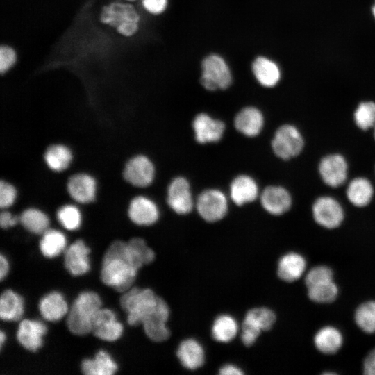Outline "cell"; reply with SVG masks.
Listing matches in <instances>:
<instances>
[{"instance_id":"cell-23","label":"cell","mask_w":375,"mask_h":375,"mask_svg":"<svg viewBox=\"0 0 375 375\" xmlns=\"http://www.w3.org/2000/svg\"><path fill=\"white\" fill-rule=\"evenodd\" d=\"M42 316L50 322H56L68 312L67 303L58 292H51L44 296L39 303Z\"/></svg>"},{"instance_id":"cell-48","label":"cell","mask_w":375,"mask_h":375,"mask_svg":"<svg viewBox=\"0 0 375 375\" xmlns=\"http://www.w3.org/2000/svg\"><path fill=\"white\" fill-rule=\"evenodd\" d=\"M6 340V335L3 332V331H1L0 332V344H1V348H2L3 344Z\"/></svg>"},{"instance_id":"cell-15","label":"cell","mask_w":375,"mask_h":375,"mask_svg":"<svg viewBox=\"0 0 375 375\" xmlns=\"http://www.w3.org/2000/svg\"><path fill=\"white\" fill-rule=\"evenodd\" d=\"M319 174L331 187L343 184L347 176V163L342 156L331 154L323 158L319 165Z\"/></svg>"},{"instance_id":"cell-33","label":"cell","mask_w":375,"mask_h":375,"mask_svg":"<svg viewBox=\"0 0 375 375\" xmlns=\"http://www.w3.org/2000/svg\"><path fill=\"white\" fill-rule=\"evenodd\" d=\"M238 326L233 317L228 315L219 316L214 322L212 327V335L220 342H228L236 335Z\"/></svg>"},{"instance_id":"cell-47","label":"cell","mask_w":375,"mask_h":375,"mask_svg":"<svg viewBox=\"0 0 375 375\" xmlns=\"http://www.w3.org/2000/svg\"><path fill=\"white\" fill-rule=\"evenodd\" d=\"M9 265L7 259L1 254L0 256V278L2 281L7 275Z\"/></svg>"},{"instance_id":"cell-18","label":"cell","mask_w":375,"mask_h":375,"mask_svg":"<svg viewBox=\"0 0 375 375\" xmlns=\"http://www.w3.org/2000/svg\"><path fill=\"white\" fill-rule=\"evenodd\" d=\"M263 208L269 213L279 215L287 212L292 204V199L287 190L281 186L265 188L260 196Z\"/></svg>"},{"instance_id":"cell-38","label":"cell","mask_w":375,"mask_h":375,"mask_svg":"<svg viewBox=\"0 0 375 375\" xmlns=\"http://www.w3.org/2000/svg\"><path fill=\"white\" fill-rule=\"evenodd\" d=\"M354 120L356 125L362 130L375 126V103H360L354 112Z\"/></svg>"},{"instance_id":"cell-31","label":"cell","mask_w":375,"mask_h":375,"mask_svg":"<svg viewBox=\"0 0 375 375\" xmlns=\"http://www.w3.org/2000/svg\"><path fill=\"white\" fill-rule=\"evenodd\" d=\"M65 247V235L53 229L46 231L40 242V249L42 253L47 258H54L58 256Z\"/></svg>"},{"instance_id":"cell-11","label":"cell","mask_w":375,"mask_h":375,"mask_svg":"<svg viewBox=\"0 0 375 375\" xmlns=\"http://www.w3.org/2000/svg\"><path fill=\"white\" fill-rule=\"evenodd\" d=\"M91 332L102 340L112 342L121 337L123 326L112 310L101 308L92 319Z\"/></svg>"},{"instance_id":"cell-50","label":"cell","mask_w":375,"mask_h":375,"mask_svg":"<svg viewBox=\"0 0 375 375\" xmlns=\"http://www.w3.org/2000/svg\"><path fill=\"white\" fill-rule=\"evenodd\" d=\"M374 138H375V128H374Z\"/></svg>"},{"instance_id":"cell-1","label":"cell","mask_w":375,"mask_h":375,"mask_svg":"<svg viewBox=\"0 0 375 375\" xmlns=\"http://www.w3.org/2000/svg\"><path fill=\"white\" fill-rule=\"evenodd\" d=\"M138 269L127 242L115 240L110 244L103 257L101 279L115 290L124 292L131 288Z\"/></svg>"},{"instance_id":"cell-29","label":"cell","mask_w":375,"mask_h":375,"mask_svg":"<svg viewBox=\"0 0 375 375\" xmlns=\"http://www.w3.org/2000/svg\"><path fill=\"white\" fill-rule=\"evenodd\" d=\"M373 193L372 183L368 179L362 177L353 179L347 190L348 199L358 207L367 205L372 200Z\"/></svg>"},{"instance_id":"cell-36","label":"cell","mask_w":375,"mask_h":375,"mask_svg":"<svg viewBox=\"0 0 375 375\" xmlns=\"http://www.w3.org/2000/svg\"><path fill=\"white\" fill-rule=\"evenodd\" d=\"M338 290L333 280L322 282L308 288L309 298L317 303H330L335 300Z\"/></svg>"},{"instance_id":"cell-16","label":"cell","mask_w":375,"mask_h":375,"mask_svg":"<svg viewBox=\"0 0 375 375\" xmlns=\"http://www.w3.org/2000/svg\"><path fill=\"white\" fill-rule=\"evenodd\" d=\"M90 249L81 240H76L65 251L64 264L67 270L74 276H81L90 269Z\"/></svg>"},{"instance_id":"cell-41","label":"cell","mask_w":375,"mask_h":375,"mask_svg":"<svg viewBox=\"0 0 375 375\" xmlns=\"http://www.w3.org/2000/svg\"><path fill=\"white\" fill-rule=\"evenodd\" d=\"M16 190L10 183L3 181L0 183V206L6 208L13 204L16 198Z\"/></svg>"},{"instance_id":"cell-17","label":"cell","mask_w":375,"mask_h":375,"mask_svg":"<svg viewBox=\"0 0 375 375\" xmlns=\"http://www.w3.org/2000/svg\"><path fill=\"white\" fill-rule=\"evenodd\" d=\"M47 331V326L42 322L24 319L19 324L17 339L23 347L34 352L42 347V337Z\"/></svg>"},{"instance_id":"cell-51","label":"cell","mask_w":375,"mask_h":375,"mask_svg":"<svg viewBox=\"0 0 375 375\" xmlns=\"http://www.w3.org/2000/svg\"><path fill=\"white\" fill-rule=\"evenodd\" d=\"M129 1H133V0H129Z\"/></svg>"},{"instance_id":"cell-49","label":"cell","mask_w":375,"mask_h":375,"mask_svg":"<svg viewBox=\"0 0 375 375\" xmlns=\"http://www.w3.org/2000/svg\"><path fill=\"white\" fill-rule=\"evenodd\" d=\"M372 12H373L374 16L375 17V5L372 8Z\"/></svg>"},{"instance_id":"cell-39","label":"cell","mask_w":375,"mask_h":375,"mask_svg":"<svg viewBox=\"0 0 375 375\" xmlns=\"http://www.w3.org/2000/svg\"><path fill=\"white\" fill-rule=\"evenodd\" d=\"M57 217L60 223L67 230H76L81 226V212L74 206L65 205L61 207L58 210Z\"/></svg>"},{"instance_id":"cell-13","label":"cell","mask_w":375,"mask_h":375,"mask_svg":"<svg viewBox=\"0 0 375 375\" xmlns=\"http://www.w3.org/2000/svg\"><path fill=\"white\" fill-rule=\"evenodd\" d=\"M155 168L152 162L146 156L139 155L126 163L124 177L134 186L146 187L153 181Z\"/></svg>"},{"instance_id":"cell-12","label":"cell","mask_w":375,"mask_h":375,"mask_svg":"<svg viewBox=\"0 0 375 375\" xmlns=\"http://www.w3.org/2000/svg\"><path fill=\"white\" fill-rule=\"evenodd\" d=\"M312 213L316 222L327 228L338 227L344 218L340 204L329 197L318 198L313 204Z\"/></svg>"},{"instance_id":"cell-40","label":"cell","mask_w":375,"mask_h":375,"mask_svg":"<svg viewBox=\"0 0 375 375\" xmlns=\"http://www.w3.org/2000/svg\"><path fill=\"white\" fill-rule=\"evenodd\" d=\"M333 280L332 270L326 266H317L311 269L306 275L307 288L313 285Z\"/></svg>"},{"instance_id":"cell-26","label":"cell","mask_w":375,"mask_h":375,"mask_svg":"<svg viewBox=\"0 0 375 375\" xmlns=\"http://www.w3.org/2000/svg\"><path fill=\"white\" fill-rule=\"evenodd\" d=\"M253 74L260 85L274 87L279 81L281 73L277 65L265 57H258L252 65Z\"/></svg>"},{"instance_id":"cell-6","label":"cell","mask_w":375,"mask_h":375,"mask_svg":"<svg viewBox=\"0 0 375 375\" xmlns=\"http://www.w3.org/2000/svg\"><path fill=\"white\" fill-rule=\"evenodd\" d=\"M276 321L274 312L267 308L250 310L242 323L241 339L246 346L252 345L262 331H268Z\"/></svg>"},{"instance_id":"cell-24","label":"cell","mask_w":375,"mask_h":375,"mask_svg":"<svg viewBox=\"0 0 375 375\" xmlns=\"http://www.w3.org/2000/svg\"><path fill=\"white\" fill-rule=\"evenodd\" d=\"M177 356L183 367L196 369L204 362V351L202 346L194 339L183 340L179 345Z\"/></svg>"},{"instance_id":"cell-9","label":"cell","mask_w":375,"mask_h":375,"mask_svg":"<svg viewBox=\"0 0 375 375\" xmlns=\"http://www.w3.org/2000/svg\"><path fill=\"white\" fill-rule=\"evenodd\" d=\"M169 315L167 303L160 298L154 310L142 321L146 335L154 342H163L170 335L169 329L166 323Z\"/></svg>"},{"instance_id":"cell-22","label":"cell","mask_w":375,"mask_h":375,"mask_svg":"<svg viewBox=\"0 0 375 375\" xmlns=\"http://www.w3.org/2000/svg\"><path fill=\"white\" fill-rule=\"evenodd\" d=\"M258 195V186L253 178L247 175L235 177L230 185V196L237 206L253 201Z\"/></svg>"},{"instance_id":"cell-2","label":"cell","mask_w":375,"mask_h":375,"mask_svg":"<svg viewBox=\"0 0 375 375\" xmlns=\"http://www.w3.org/2000/svg\"><path fill=\"white\" fill-rule=\"evenodd\" d=\"M100 297L94 292H83L74 300L68 312L67 324L69 330L77 335H84L92 330V321L101 308Z\"/></svg>"},{"instance_id":"cell-19","label":"cell","mask_w":375,"mask_h":375,"mask_svg":"<svg viewBox=\"0 0 375 375\" xmlns=\"http://www.w3.org/2000/svg\"><path fill=\"white\" fill-rule=\"evenodd\" d=\"M128 216L135 224L149 226L158 219L159 210L153 201L145 197L139 196L131 201Z\"/></svg>"},{"instance_id":"cell-5","label":"cell","mask_w":375,"mask_h":375,"mask_svg":"<svg viewBox=\"0 0 375 375\" xmlns=\"http://www.w3.org/2000/svg\"><path fill=\"white\" fill-rule=\"evenodd\" d=\"M201 85L208 90H225L232 83L230 69L225 60L219 55L211 54L201 63Z\"/></svg>"},{"instance_id":"cell-10","label":"cell","mask_w":375,"mask_h":375,"mask_svg":"<svg viewBox=\"0 0 375 375\" xmlns=\"http://www.w3.org/2000/svg\"><path fill=\"white\" fill-rule=\"evenodd\" d=\"M167 201L169 206L177 214L185 215L193 208L190 185L188 181L182 176L176 177L167 188Z\"/></svg>"},{"instance_id":"cell-3","label":"cell","mask_w":375,"mask_h":375,"mask_svg":"<svg viewBox=\"0 0 375 375\" xmlns=\"http://www.w3.org/2000/svg\"><path fill=\"white\" fill-rule=\"evenodd\" d=\"M160 298L149 288H131L123 292L119 302L127 313L128 323L131 326L142 324L156 307Z\"/></svg>"},{"instance_id":"cell-43","label":"cell","mask_w":375,"mask_h":375,"mask_svg":"<svg viewBox=\"0 0 375 375\" xmlns=\"http://www.w3.org/2000/svg\"><path fill=\"white\" fill-rule=\"evenodd\" d=\"M142 3L147 11L153 15H158L165 10L167 0H142Z\"/></svg>"},{"instance_id":"cell-4","label":"cell","mask_w":375,"mask_h":375,"mask_svg":"<svg viewBox=\"0 0 375 375\" xmlns=\"http://www.w3.org/2000/svg\"><path fill=\"white\" fill-rule=\"evenodd\" d=\"M100 20L115 28L119 34L131 36L138 29L140 16L132 5L114 2L102 7Z\"/></svg>"},{"instance_id":"cell-46","label":"cell","mask_w":375,"mask_h":375,"mask_svg":"<svg viewBox=\"0 0 375 375\" xmlns=\"http://www.w3.org/2000/svg\"><path fill=\"white\" fill-rule=\"evenodd\" d=\"M222 375H241L243 372L238 367L233 365H226L219 369Z\"/></svg>"},{"instance_id":"cell-35","label":"cell","mask_w":375,"mask_h":375,"mask_svg":"<svg viewBox=\"0 0 375 375\" xmlns=\"http://www.w3.org/2000/svg\"><path fill=\"white\" fill-rule=\"evenodd\" d=\"M131 256L138 268L149 264L155 258L154 251L140 238H134L127 242Z\"/></svg>"},{"instance_id":"cell-7","label":"cell","mask_w":375,"mask_h":375,"mask_svg":"<svg viewBox=\"0 0 375 375\" xmlns=\"http://www.w3.org/2000/svg\"><path fill=\"white\" fill-rule=\"evenodd\" d=\"M272 147L277 157L288 160L300 153L303 147V139L295 126L285 124L276 130Z\"/></svg>"},{"instance_id":"cell-42","label":"cell","mask_w":375,"mask_h":375,"mask_svg":"<svg viewBox=\"0 0 375 375\" xmlns=\"http://www.w3.org/2000/svg\"><path fill=\"white\" fill-rule=\"evenodd\" d=\"M16 53L12 48L2 45L0 47V72L6 73L15 62Z\"/></svg>"},{"instance_id":"cell-21","label":"cell","mask_w":375,"mask_h":375,"mask_svg":"<svg viewBox=\"0 0 375 375\" xmlns=\"http://www.w3.org/2000/svg\"><path fill=\"white\" fill-rule=\"evenodd\" d=\"M67 190L72 199L81 203L94 201L96 193L95 180L88 174H78L70 177Z\"/></svg>"},{"instance_id":"cell-44","label":"cell","mask_w":375,"mask_h":375,"mask_svg":"<svg viewBox=\"0 0 375 375\" xmlns=\"http://www.w3.org/2000/svg\"><path fill=\"white\" fill-rule=\"evenodd\" d=\"M19 220L16 216L10 212L5 211L0 215V225L3 228H8L14 226Z\"/></svg>"},{"instance_id":"cell-25","label":"cell","mask_w":375,"mask_h":375,"mask_svg":"<svg viewBox=\"0 0 375 375\" xmlns=\"http://www.w3.org/2000/svg\"><path fill=\"white\" fill-rule=\"evenodd\" d=\"M306 266V262L302 256L297 253H289L279 260L278 275L285 281H294L302 276Z\"/></svg>"},{"instance_id":"cell-30","label":"cell","mask_w":375,"mask_h":375,"mask_svg":"<svg viewBox=\"0 0 375 375\" xmlns=\"http://www.w3.org/2000/svg\"><path fill=\"white\" fill-rule=\"evenodd\" d=\"M314 342L317 349L321 352L333 354L341 347L342 336L337 328L332 326H325L316 333Z\"/></svg>"},{"instance_id":"cell-27","label":"cell","mask_w":375,"mask_h":375,"mask_svg":"<svg viewBox=\"0 0 375 375\" xmlns=\"http://www.w3.org/2000/svg\"><path fill=\"white\" fill-rule=\"evenodd\" d=\"M82 372L87 375H112L117 365L105 351H99L94 359H85L81 363Z\"/></svg>"},{"instance_id":"cell-28","label":"cell","mask_w":375,"mask_h":375,"mask_svg":"<svg viewBox=\"0 0 375 375\" xmlns=\"http://www.w3.org/2000/svg\"><path fill=\"white\" fill-rule=\"evenodd\" d=\"M24 312V301L11 290L3 292L0 298V317L4 321H18Z\"/></svg>"},{"instance_id":"cell-20","label":"cell","mask_w":375,"mask_h":375,"mask_svg":"<svg viewBox=\"0 0 375 375\" xmlns=\"http://www.w3.org/2000/svg\"><path fill=\"white\" fill-rule=\"evenodd\" d=\"M234 125L236 130L244 135L255 137L262 129L264 117L257 108L245 107L236 115Z\"/></svg>"},{"instance_id":"cell-45","label":"cell","mask_w":375,"mask_h":375,"mask_svg":"<svg viewBox=\"0 0 375 375\" xmlns=\"http://www.w3.org/2000/svg\"><path fill=\"white\" fill-rule=\"evenodd\" d=\"M363 370L365 374L375 375V349L365 358Z\"/></svg>"},{"instance_id":"cell-8","label":"cell","mask_w":375,"mask_h":375,"mask_svg":"<svg viewBox=\"0 0 375 375\" xmlns=\"http://www.w3.org/2000/svg\"><path fill=\"white\" fill-rule=\"evenodd\" d=\"M196 208L199 215L206 222H215L222 219L228 210L225 194L217 189L203 190L197 197Z\"/></svg>"},{"instance_id":"cell-37","label":"cell","mask_w":375,"mask_h":375,"mask_svg":"<svg viewBox=\"0 0 375 375\" xmlns=\"http://www.w3.org/2000/svg\"><path fill=\"white\" fill-rule=\"evenodd\" d=\"M355 319L357 325L365 332H375V301L361 304L356 310Z\"/></svg>"},{"instance_id":"cell-32","label":"cell","mask_w":375,"mask_h":375,"mask_svg":"<svg viewBox=\"0 0 375 375\" xmlns=\"http://www.w3.org/2000/svg\"><path fill=\"white\" fill-rule=\"evenodd\" d=\"M72 158L70 150L65 146L54 144L49 147L44 153V160L48 167L55 171L65 170Z\"/></svg>"},{"instance_id":"cell-14","label":"cell","mask_w":375,"mask_h":375,"mask_svg":"<svg viewBox=\"0 0 375 375\" xmlns=\"http://www.w3.org/2000/svg\"><path fill=\"white\" fill-rule=\"evenodd\" d=\"M192 128L195 139L200 144L219 141L225 131L224 123L207 113H199L194 119Z\"/></svg>"},{"instance_id":"cell-34","label":"cell","mask_w":375,"mask_h":375,"mask_svg":"<svg viewBox=\"0 0 375 375\" xmlns=\"http://www.w3.org/2000/svg\"><path fill=\"white\" fill-rule=\"evenodd\" d=\"M19 219L23 226L33 233L43 234L48 230L49 218L40 210L27 209L21 214Z\"/></svg>"}]
</instances>
